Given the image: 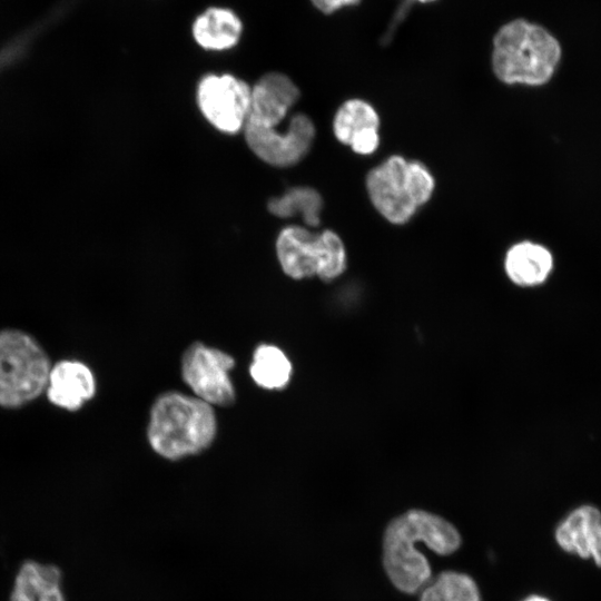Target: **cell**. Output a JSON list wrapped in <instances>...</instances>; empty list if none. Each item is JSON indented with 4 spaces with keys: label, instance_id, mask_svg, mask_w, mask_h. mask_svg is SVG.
Here are the masks:
<instances>
[{
    "label": "cell",
    "instance_id": "obj_21",
    "mask_svg": "<svg viewBox=\"0 0 601 601\" xmlns=\"http://www.w3.org/2000/svg\"><path fill=\"white\" fill-rule=\"evenodd\" d=\"M590 558L593 559L594 563L598 566H601V525L597 532V535L594 538L592 548H591V554Z\"/></svg>",
    "mask_w": 601,
    "mask_h": 601
},
{
    "label": "cell",
    "instance_id": "obj_18",
    "mask_svg": "<svg viewBox=\"0 0 601 601\" xmlns=\"http://www.w3.org/2000/svg\"><path fill=\"white\" fill-rule=\"evenodd\" d=\"M267 208L276 217L299 216L306 226L316 227L321 224L323 198L316 189L298 186L286 190L279 197L270 198Z\"/></svg>",
    "mask_w": 601,
    "mask_h": 601
},
{
    "label": "cell",
    "instance_id": "obj_2",
    "mask_svg": "<svg viewBox=\"0 0 601 601\" xmlns=\"http://www.w3.org/2000/svg\"><path fill=\"white\" fill-rule=\"evenodd\" d=\"M216 433L213 406L195 395L170 391L160 394L151 405L147 440L164 459L198 454L211 445Z\"/></svg>",
    "mask_w": 601,
    "mask_h": 601
},
{
    "label": "cell",
    "instance_id": "obj_8",
    "mask_svg": "<svg viewBox=\"0 0 601 601\" xmlns=\"http://www.w3.org/2000/svg\"><path fill=\"white\" fill-rule=\"evenodd\" d=\"M234 366L229 354L196 342L181 357V376L196 397L211 406H229L236 397L229 375Z\"/></svg>",
    "mask_w": 601,
    "mask_h": 601
},
{
    "label": "cell",
    "instance_id": "obj_20",
    "mask_svg": "<svg viewBox=\"0 0 601 601\" xmlns=\"http://www.w3.org/2000/svg\"><path fill=\"white\" fill-rule=\"evenodd\" d=\"M361 0H311L312 4L321 12L325 14L333 13L334 11L346 7L357 4Z\"/></svg>",
    "mask_w": 601,
    "mask_h": 601
},
{
    "label": "cell",
    "instance_id": "obj_7",
    "mask_svg": "<svg viewBox=\"0 0 601 601\" xmlns=\"http://www.w3.org/2000/svg\"><path fill=\"white\" fill-rule=\"evenodd\" d=\"M252 86L231 73H207L196 90L198 108L217 130L235 135L244 129L249 114Z\"/></svg>",
    "mask_w": 601,
    "mask_h": 601
},
{
    "label": "cell",
    "instance_id": "obj_4",
    "mask_svg": "<svg viewBox=\"0 0 601 601\" xmlns=\"http://www.w3.org/2000/svg\"><path fill=\"white\" fill-rule=\"evenodd\" d=\"M365 187L378 214L393 225H403L431 199L435 178L422 161L393 155L367 173Z\"/></svg>",
    "mask_w": 601,
    "mask_h": 601
},
{
    "label": "cell",
    "instance_id": "obj_23",
    "mask_svg": "<svg viewBox=\"0 0 601 601\" xmlns=\"http://www.w3.org/2000/svg\"><path fill=\"white\" fill-rule=\"evenodd\" d=\"M418 1L426 3V2H432V1H435V0H418Z\"/></svg>",
    "mask_w": 601,
    "mask_h": 601
},
{
    "label": "cell",
    "instance_id": "obj_12",
    "mask_svg": "<svg viewBox=\"0 0 601 601\" xmlns=\"http://www.w3.org/2000/svg\"><path fill=\"white\" fill-rule=\"evenodd\" d=\"M46 388L51 403L75 411L93 396L96 383L85 364L63 361L50 370Z\"/></svg>",
    "mask_w": 601,
    "mask_h": 601
},
{
    "label": "cell",
    "instance_id": "obj_19",
    "mask_svg": "<svg viewBox=\"0 0 601 601\" xmlns=\"http://www.w3.org/2000/svg\"><path fill=\"white\" fill-rule=\"evenodd\" d=\"M421 601H481V597L470 575L445 571L424 589Z\"/></svg>",
    "mask_w": 601,
    "mask_h": 601
},
{
    "label": "cell",
    "instance_id": "obj_9",
    "mask_svg": "<svg viewBox=\"0 0 601 601\" xmlns=\"http://www.w3.org/2000/svg\"><path fill=\"white\" fill-rule=\"evenodd\" d=\"M244 137L249 149L264 162L274 167L298 164L311 150L315 125L305 114H296L285 131L245 124Z\"/></svg>",
    "mask_w": 601,
    "mask_h": 601
},
{
    "label": "cell",
    "instance_id": "obj_1",
    "mask_svg": "<svg viewBox=\"0 0 601 601\" xmlns=\"http://www.w3.org/2000/svg\"><path fill=\"white\" fill-rule=\"evenodd\" d=\"M420 542L447 555L459 549L461 536L445 519L417 509L388 523L383 538V564L394 587L405 593H415L431 577L428 561L416 549Z\"/></svg>",
    "mask_w": 601,
    "mask_h": 601
},
{
    "label": "cell",
    "instance_id": "obj_13",
    "mask_svg": "<svg viewBox=\"0 0 601 601\" xmlns=\"http://www.w3.org/2000/svg\"><path fill=\"white\" fill-rule=\"evenodd\" d=\"M503 266L508 278L514 285L531 288L542 285L549 278L554 260L545 246L522 240L506 250Z\"/></svg>",
    "mask_w": 601,
    "mask_h": 601
},
{
    "label": "cell",
    "instance_id": "obj_16",
    "mask_svg": "<svg viewBox=\"0 0 601 601\" xmlns=\"http://www.w3.org/2000/svg\"><path fill=\"white\" fill-rule=\"evenodd\" d=\"M601 525V512L592 505H581L568 514L555 531V540L564 551L589 559Z\"/></svg>",
    "mask_w": 601,
    "mask_h": 601
},
{
    "label": "cell",
    "instance_id": "obj_17",
    "mask_svg": "<svg viewBox=\"0 0 601 601\" xmlns=\"http://www.w3.org/2000/svg\"><path fill=\"white\" fill-rule=\"evenodd\" d=\"M292 373L293 365L279 347L260 344L254 351L249 374L259 387L282 390L289 383Z\"/></svg>",
    "mask_w": 601,
    "mask_h": 601
},
{
    "label": "cell",
    "instance_id": "obj_22",
    "mask_svg": "<svg viewBox=\"0 0 601 601\" xmlns=\"http://www.w3.org/2000/svg\"><path fill=\"white\" fill-rule=\"evenodd\" d=\"M523 601H549V600L540 595H531L524 599Z\"/></svg>",
    "mask_w": 601,
    "mask_h": 601
},
{
    "label": "cell",
    "instance_id": "obj_15",
    "mask_svg": "<svg viewBox=\"0 0 601 601\" xmlns=\"http://www.w3.org/2000/svg\"><path fill=\"white\" fill-rule=\"evenodd\" d=\"M61 580L57 565L26 560L14 577L9 601H66Z\"/></svg>",
    "mask_w": 601,
    "mask_h": 601
},
{
    "label": "cell",
    "instance_id": "obj_10",
    "mask_svg": "<svg viewBox=\"0 0 601 601\" xmlns=\"http://www.w3.org/2000/svg\"><path fill=\"white\" fill-rule=\"evenodd\" d=\"M300 91L285 73L263 75L250 89V106L246 124L277 128L299 99Z\"/></svg>",
    "mask_w": 601,
    "mask_h": 601
},
{
    "label": "cell",
    "instance_id": "obj_5",
    "mask_svg": "<svg viewBox=\"0 0 601 601\" xmlns=\"http://www.w3.org/2000/svg\"><path fill=\"white\" fill-rule=\"evenodd\" d=\"M275 247L282 270L293 279L318 277L331 282L347 267L345 245L331 229L314 233L303 226H287L279 231Z\"/></svg>",
    "mask_w": 601,
    "mask_h": 601
},
{
    "label": "cell",
    "instance_id": "obj_6",
    "mask_svg": "<svg viewBox=\"0 0 601 601\" xmlns=\"http://www.w3.org/2000/svg\"><path fill=\"white\" fill-rule=\"evenodd\" d=\"M50 363L29 335L0 332V405L16 407L36 398L47 387Z\"/></svg>",
    "mask_w": 601,
    "mask_h": 601
},
{
    "label": "cell",
    "instance_id": "obj_14",
    "mask_svg": "<svg viewBox=\"0 0 601 601\" xmlns=\"http://www.w3.org/2000/svg\"><path fill=\"white\" fill-rule=\"evenodd\" d=\"M243 22L239 16L227 7H208L191 24L195 42L209 51H224L234 48L240 40Z\"/></svg>",
    "mask_w": 601,
    "mask_h": 601
},
{
    "label": "cell",
    "instance_id": "obj_11",
    "mask_svg": "<svg viewBox=\"0 0 601 601\" xmlns=\"http://www.w3.org/2000/svg\"><path fill=\"white\" fill-rule=\"evenodd\" d=\"M333 134L359 156L374 154L380 146V116L374 106L353 98L343 102L333 118Z\"/></svg>",
    "mask_w": 601,
    "mask_h": 601
},
{
    "label": "cell",
    "instance_id": "obj_3",
    "mask_svg": "<svg viewBox=\"0 0 601 601\" xmlns=\"http://www.w3.org/2000/svg\"><path fill=\"white\" fill-rule=\"evenodd\" d=\"M561 55L559 41L545 28L515 19L495 33L491 62L501 82L536 87L550 81Z\"/></svg>",
    "mask_w": 601,
    "mask_h": 601
}]
</instances>
